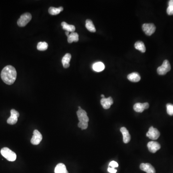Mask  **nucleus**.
<instances>
[{
  "instance_id": "5",
  "label": "nucleus",
  "mask_w": 173,
  "mask_h": 173,
  "mask_svg": "<svg viewBox=\"0 0 173 173\" xmlns=\"http://www.w3.org/2000/svg\"><path fill=\"white\" fill-rule=\"evenodd\" d=\"M171 65L169 62L167 60H165L162 65L158 67L157 72L160 75H165L171 70Z\"/></svg>"
},
{
  "instance_id": "19",
  "label": "nucleus",
  "mask_w": 173,
  "mask_h": 173,
  "mask_svg": "<svg viewBox=\"0 0 173 173\" xmlns=\"http://www.w3.org/2000/svg\"><path fill=\"white\" fill-rule=\"evenodd\" d=\"M79 40V34L77 33L71 32L67 37L68 43H71L73 42H78Z\"/></svg>"
},
{
  "instance_id": "12",
  "label": "nucleus",
  "mask_w": 173,
  "mask_h": 173,
  "mask_svg": "<svg viewBox=\"0 0 173 173\" xmlns=\"http://www.w3.org/2000/svg\"><path fill=\"white\" fill-rule=\"evenodd\" d=\"M100 103L104 109H108L110 108L111 106L114 103V100L111 97L107 98H102L100 100Z\"/></svg>"
},
{
  "instance_id": "7",
  "label": "nucleus",
  "mask_w": 173,
  "mask_h": 173,
  "mask_svg": "<svg viewBox=\"0 0 173 173\" xmlns=\"http://www.w3.org/2000/svg\"><path fill=\"white\" fill-rule=\"evenodd\" d=\"M160 133L157 128L151 127L149 128L148 132L147 133L146 136L150 139L156 140L160 137Z\"/></svg>"
},
{
  "instance_id": "22",
  "label": "nucleus",
  "mask_w": 173,
  "mask_h": 173,
  "mask_svg": "<svg viewBox=\"0 0 173 173\" xmlns=\"http://www.w3.org/2000/svg\"><path fill=\"white\" fill-rule=\"evenodd\" d=\"M63 10H64V8L62 6L58 8L50 7L49 9V13L51 15H57L63 11Z\"/></svg>"
},
{
  "instance_id": "8",
  "label": "nucleus",
  "mask_w": 173,
  "mask_h": 173,
  "mask_svg": "<svg viewBox=\"0 0 173 173\" xmlns=\"http://www.w3.org/2000/svg\"><path fill=\"white\" fill-rule=\"evenodd\" d=\"M11 116L7 120V123L10 125H15L17 123L18 118L19 116V113L15 109L11 110Z\"/></svg>"
},
{
  "instance_id": "13",
  "label": "nucleus",
  "mask_w": 173,
  "mask_h": 173,
  "mask_svg": "<svg viewBox=\"0 0 173 173\" xmlns=\"http://www.w3.org/2000/svg\"><path fill=\"white\" fill-rule=\"evenodd\" d=\"M140 168L142 170L147 173H155L156 172L155 169L150 163H141Z\"/></svg>"
},
{
  "instance_id": "29",
  "label": "nucleus",
  "mask_w": 173,
  "mask_h": 173,
  "mask_svg": "<svg viewBox=\"0 0 173 173\" xmlns=\"http://www.w3.org/2000/svg\"><path fill=\"white\" fill-rule=\"evenodd\" d=\"M65 34H66V35L67 36H69V32L68 31H66L65 32Z\"/></svg>"
},
{
  "instance_id": "14",
  "label": "nucleus",
  "mask_w": 173,
  "mask_h": 173,
  "mask_svg": "<svg viewBox=\"0 0 173 173\" xmlns=\"http://www.w3.org/2000/svg\"><path fill=\"white\" fill-rule=\"evenodd\" d=\"M120 131L123 136V142L125 143H127L130 141L131 136L127 129L125 127H121Z\"/></svg>"
},
{
  "instance_id": "27",
  "label": "nucleus",
  "mask_w": 173,
  "mask_h": 173,
  "mask_svg": "<svg viewBox=\"0 0 173 173\" xmlns=\"http://www.w3.org/2000/svg\"><path fill=\"white\" fill-rule=\"evenodd\" d=\"M109 166H110V167H112V168H115V167H118V163L116 162L115 161H112L109 163Z\"/></svg>"
},
{
  "instance_id": "20",
  "label": "nucleus",
  "mask_w": 173,
  "mask_h": 173,
  "mask_svg": "<svg viewBox=\"0 0 173 173\" xmlns=\"http://www.w3.org/2000/svg\"><path fill=\"white\" fill-rule=\"evenodd\" d=\"M61 25L63 27V29L66 30L67 31L74 32L75 31L76 28L74 25L68 24L65 22H63L61 23Z\"/></svg>"
},
{
  "instance_id": "9",
  "label": "nucleus",
  "mask_w": 173,
  "mask_h": 173,
  "mask_svg": "<svg viewBox=\"0 0 173 173\" xmlns=\"http://www.w3.org/2000/svg\"><path fill=\"white\" fill-rule=\"evenodd\" d=\"M43 139V136L38 130H34L33 135L31 139V143L33 145H38Z\"/></svg>"
},
{
  "instance_id": "25",
  "label": "nucleus",
  "mask_w": 173,
  "mask_h": 173,
  "mask_svg": "<svg viewBox=\"0 0 173 173\" xmlns=\"http://www.w3.org/2000/svg\"><path fill=\"white\" fill-rule=\"evenodd\" d=\"M166 12L168 15H173V0H170L169 1L168 7Z\"/></svg>"
},
{
  "instance_id": "4",
  "label": "nucleus",
  "mask_w": 173,
  "mask_h": 173,
  "mask_svg": "<svg viewBox=\"0 0 173 173\" xmlns=\"http://www.w3.org/2000/svg\"><path fill=\"white\" fill-rule=\"evenodd\" d=\"M32 16L29 13H23L17 20V25L20 27H25L31 20Z\"/></svg>"
},
{
  "instance_id": "3",
  "label": "nucleus",
  "mask_w": 173,
  "mask_h": 173,
  "mask_svg": "<svg viewBox=\"0 0 173 173\" xmlns=\"http://www.w3.org/2000/svg\"><path fill=\"white\" fill-rule=\"evenodd\" d=\"M1 154L2 156L6 159L8 161L13 162L16 159V154L10 149L7 147H4L1 149Z\"/></svg>"
},
{
  "instance_id": "26",
  "label": "nucleus",
  "mask_w": 173,
  "mask_h": 173,
  "mask_svg": "<svg viewBox=\"0 0 173 173\" xmlns=\"http://www.w3.org/2000/svg\"><path fill=\"white\" fill-rule=\"evenodd\" d=\"M166 109L167 114L171 116L173 115V104L171 103L166 104Z\"/></svg>"
},
{
  "instance_id": "6",
  "label": "nucleus",
  "mask_w": 173,
  "mask_h": 173,
  "mask_svg": "<svg viewBox=\"0 0 173 173\" xmlns=\"http://www.w3.org/2000/svg\"><path fill=\"white\" fill-rule=\"evenodd\" d=\"M142 28L146 35L151 36L155 32L156 27L153 23H145L142 26Z\"/></svg>"
},
{
  "instance_id": "11",
  "label": "nucleus",
  "mask_w": 173,
  "mask_h": 173,
  "mask_svg": "<svg viewBox=\"0 0 173 173\" xmlns=\"http://www.w3.org/2000/svg\"><path fill=\"white\" fill-rule=\"evenodd\" d=\"M148 149L149 151L152 153H155L156 151L160 150L161 148L160 144L157 142L154 141H151L149 142L147 144Z\"/></svg>"
},
{
  "instance_id": "17",
  "label": "nucleus",
  "mask_w": 173,
  "mask_h": 173,
  "mask_svg": "<svg viewBox=\"0 0 173 173\" xmlns=\"http://www.w3.org/2000/svg\"><path fill=\"white\" fill-rule=\"evenodd\" d=\"M55 173H69L67 170V168L64 163H58L56 166L55 169Z\"/></svg>"
},
{
  "instance_id": "10",
  "label": "nucleus",
  "mask_w": 173,
  "mask_h": 173,
  "mask_svg": "<svg viewBox=\"0 0 173 173\" xmlns=\"http://www.w3.org/2000/svg\"><path fill=\"white\" fill-rule=\"evenodd\" d=\"M149 104L148 103H136L133 106V109L135 111L138 113H142L144 111L145 109H147L149 108Z\"/></svg>"
},
{
  "instance_id": "15",
  "label": "nucleus",
  "mask_w": 173,
  "mask_h": 173,
  "mask_svg": "<svg viewBox=\"0 0 173 173\" xmlns=\"http://www.w3.org/2000/svg\"><path fill=\"white\" fill-rule=\"evenodd\" d=\"M71 59V55L70 53H66L62 58V64L64 68H67L70 67L69 62L70 61Z\"/></svg>"
},
{
  "instance_id": "24",
  "label": "nucleus",
  "mask_w": 173,
  "mask_h": 173,
  "mask_svg": "<svg viewBox=\"0 0 173 173\" xmlns=\"http://www.w3.org/2000/svg\"><path fill=\"white\" fill-rule=\"evenodd\" d=\"M48 44L46 42H40L37 45V49L39 51H44L47 49Z\"/></svg>"
},
{
  "instance_id": "23",
  "label": "nucleus",
  "mask_w": 173,
  "mask_h": 173,
  "mask_svg": "<svg viewBox=\"0 0 173 173\" xmlns=\"http://www.w3.org/2000/svg\"><path fill=\"white\" fill-rule=\"evenodd\" d=\"M86 27L87 29L91 32H95L96 28L92 21L87 19L86 21Z\"/></svg>"
},
{
  "instance_id": "30",
  "label": "nucleus",
  "mask_w": 173,
  "mask_h": 173,
  "mask_svg": "<svg viewBox=\"0 0 173 173\" xmlns=\"http://www.w3.org/2000/svg\"><path fill=\"white\" fill-rule=\"evenodd\" d=\"M101 97H102V98H105V97H104V95H103V94L101 95Z\"/></svg>"
},
{
  "instance_id": "21",
  "label": "nucleus",
  "mask_w": 173,
  "mask_h": 173,
  "mask_svg": "<svg viewBox=\"0 0 173 173\" xmlns=\"http://www.w3.org/2000/svg\"><path fill=\"white\" fill-rule=\"evenodd\" d=\"M134 46L135 48L137 50L141 51V52H143V53L145 52V46L144 43H143L142 41H137V42L135 43Z\"/></svg>"
},
{
  "instance_id": "1",
  "label": "nucleus",
  "mask_w": 173,
  "mask_h": 173,
  "mask_svg": "<svg viewBox=\"0 0 173 173\" xmlns=\"http://www.w3.org/2000/svg\"><path fill=\"white\" fill-rule=\"evenodd\" d=\"M1 79L7 85H12L16 81L17 72L14 67L7 65L3 68L1 74Z\"/></svg>"
},
{
  "instance_id": "28",
  "label": "nucleus",
  "mask_w": 173,
  "mask_h": 173,
  "mask_svg": "<svg viewBox=\"0 0 173 173\" xmlns=\"http://www.w3.org/2000/svg\"><path fill=\"white\" fill-rule=\"evenodd\" d=\"M108 171L110 173H116L117 170L115 168H112V167H109L108 168Z\"/></svg>"
},
{
  "instance_id": "2",
  "label": "nucleus",
  "mask_w": 173,
  "mask_h": 173,
  "mask_svg": "<svg viewBox=\"0 0 173 173\" xmlns=\"http://www.w3.org/2000/svg\"><path fill=\"white\" fill-rule=\"evenodd\" d=\"M76 114L79 121L78 124V127L82 130H86L88 127V122L89 121L87 112L79 106V110L76 112Z\"/></svg>"
},
{
  "instance_id": "16",
  "label": "nucleus",
  "mask_w": 173,
  "mask_h": 173,
  "mask_svg": "<svg viewBox=\"0 0 173 173\" xmlns=\"http://www.w3.org/2000/svg\"><path fill=\"white\" fill-rule=\"evenodd\" d=\"M127 79L132 82H138L141 80V76L137 72H133L128 75Z\"/></svg>"
},
{
  "instance_id": "18",
  "label": "nucleus",
  "mask_w": 173,
  "mask_h": 173,
  "mask_svg": "<svg viewBox=\"0 0 173 173\" xmlns=\"http://www.w3.org/2000/svg\"><path fill=\"white\" fill-rule=\"evenodd\" d=\"M92 68L93 70L96 72H102L105 68V65L104 64L101 62H96L95 63L92 65Z\"/></svg>"
}]
</instances>
